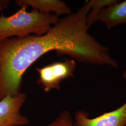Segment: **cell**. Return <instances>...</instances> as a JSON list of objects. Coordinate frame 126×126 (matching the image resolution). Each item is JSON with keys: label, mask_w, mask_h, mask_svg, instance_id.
I'll list each match as a JSON object with an SVG mask.
<instances>
[{"label": "cell", "mask_w": 126, "mask_h": 126, "mask_svg": "<svg viewBox=\"0 0 126 126\" xmlns=\"http://www.w3.org/2000/svg\"><path fill=\"white\" fill-rule=\"evenodd\" d=\"M91 9L86 1L76 12L67 15L44 35L11 37L0 42V100L19 93L24 73L48 52L55 50L74 60L118 68L108 47L88 32L86 17Z\"/></svg>", "instance_id": "6da1fadb"}, {"label": "cell", "mask_w": 126, "mask_h": 126, "mask_svg": "<svg viewBox=\"0 0 126 126\" xmlns=\"http://www.w3.org/2000/svg\"><path fill=\"white\" fill-rule=\"evenodd\" d=\"M22 7L11 16H0V42L11 37L22 38L32 35L41 36L48 32L51 25L59 20L54 14L42 13L36 9L27 11Z\"/></svg>", "instance_id": "7a4b0ae2"}, {"label": "cell", "mask_w": 126, "mask_h": 126, "mask_svg": "<svg viewBox=\"0 0 126 126\" xmlns=\"http://www.w3.org/2000/svg\"><path fill=\"white\" fill-rule=\"evenodd\" d=\"M76 68L75 61L73 59H66L64 61L58 62L36 68L39 75L37 83L45 92L60 89V83L65 79L74 76Z\"/></svg>", "instance_id": "3957f363"}, {"label": "cell", "mask_w": 126, "mask_h": 126, "mask_svg": "<svg viewBox=\"0 0 126 126\" xmlns=\"http://www.w3.org/2000/svg\"><path fill=\"white\" fill-rule=\"evenodd\" d=\"M26 99V94L19 92L13 96L7 95L0 100V126H25L30 124L29 118L20 113Z\"/></svg>", "instance_id": "277c9868"}, {"label": "cell", "mask_w": 126, "mask_h": 126, "mask_svg": "<svg viewBox=\"0 0 126 126\" xmlns=\"http://www.w3.org/2000/svg\"><path fill=\"white\" fill-rule=\"evenodd\" d=\"M75 120L77 126H126V101L116 109L94 118L89 117L86 111L79 110Z\"/></svg>", "instance_id": "5b68a950"}, {"label": "cell", "mask_w": 126, "mask_h": 126, "mask_svg": "<svg viewBox=\"0 0 126 126\" xmlns=\"http://www.w3.org/2000/svg\"><path fill=\"white\" fill-rule=\"evenodd\" d=\"M16 3L20 8L31 7L42 13H53L57 16L72 13V9L66 4L59 0H17Z\"/></svg>", "instance_id": "8992f818"}, {"label": "cell", "mask_w": 126, "mask_h": 126, "mask_svg": "<svg viewBox=\"0 0 126 126\" xmlns=\"http://www.w3.org/2000/svg\"><path fill=\"white\" fill-rule=\"evenodd\" d=\"M97 21L104 23L108 29L126 23V0L101 9Z\"/></svg>", "instance_id": "52a82bcc"}, {"label": "cell", "mask_w": 126, "mask_h": 126, "mask_svg": "<svg viewBox=\"0 0 126 126\" xmlns=\"http://www.w3.org/2000/svg\"><path fill=\"white\" fill-rule=\"evenodd\" d=\"M118 0H91L89 1L91 9L86 17V23L90 28L92 24L97 22V19L99 11L104 8L115 4L119 2Z\"/></svg>", "instance_id": "ba28073f"}, {"label": "cell", "mask_w": 126, "mask_h": 126, "mask_svg": "<svg viewBox=\"0 0 126 126\" xmlns=\"http://www.w3.org/2000/svg\"><path fill=\"white\" fill-rule=\"evenodd\" d=\"M46 126H75L71 114L69 112L64 110L59 114L54 121Z\"/></svg>", "instance_id": "9c48e42d"}, {"label": "cell", "mask_w": 126, "mask_h": 126, "mask_svg": "<svg viewBox=\"0 0 126 126\" xmlns=\"http://www.w3.org/2000/svg\"><path fill=\"white\" fill-rule=\"evenodd\" d=\"M10 1L9 0H0V10L2 11L7 8L9 4Z\"/></svg>", "instance_id": "30bf717a"}, {"label": "cell", "mask_w": 126, "mask_h": 126, "mask_svg": "<svg viewBox=\"0 0 126 126\" xmlns=\"http://www.w3.org/2000/svg\"><path fill=\"white\" fill-rule=\"evenodd\" d=\"M122 78L126 80V70H125L124 72H123L122 74Z\"/></svg>", "instance_id": "8fae6325"}]
</instances>
